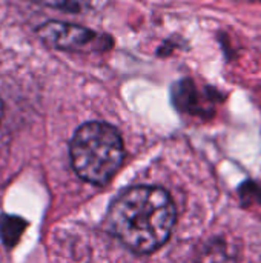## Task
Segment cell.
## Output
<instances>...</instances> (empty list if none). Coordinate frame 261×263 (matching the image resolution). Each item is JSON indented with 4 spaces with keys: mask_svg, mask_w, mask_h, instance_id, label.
<instances>
[{
    "mask_svg": "<svg viewBox=\"0 0 261 263\" xmlns=\"http://www.w3.org/2000/svg\"><path fill=\"white\" fill-rule=\"evenodd\" d=\"M175 217L174 202L163 188L134 186L112 202L106 223L129 250L146 254L168 242Z\"/></svg>",
    "mask_w": 261,
    "mask_h": 263,
    "instance_id": "6da1fadb",
    "label": "cell"
},
{
    "mask_svg": "<svg viewBox=\"0 0 261 263\" xmlns=\"http://www.w3.org/2000/svg\"><path fill=\"white\" fill-rule=\"evenodd\" d=\"M74 171L88 183L106 185L120 170L125 148L120 133L105 122L82 125L69 145Z\"/></svg>",
    "mask_w": 261,
    "mask_h": 263,
    "instance_id": "7a4b0ae2",
    "label": "cell"
},
{
    "mask_svg": "<svg viewBox=\"0 0 261 263\" xmlns=\"http://www.w3.org/2000/svg\"><path fill=\"white\" fill-rule=\"evenodd\" d=\"M38 39L49 48L72 52L108 51L112 48L114 40L109 35L98 34L85 26L51 20L37 28Z\"/></svg>",
    "mask_w": 261,
    "mask_h": 263,
    "instance_id": "3957f363",
    "label": "cell"
},
{
    "mask_svg": "<svg viewBox=\"0 0 261 263\" xmlns=\"http://www.w3.org/2000/svg\"><path fill=\"white\" fill-rule=\"evenodd\" d=\"M220 97L222 96L212 88H206L205 94H202L191 79H183L172 86V103L178 111L191 116L212 117V103L215 100H222Z\"/></svg>",
    "mask_w": 261,
    "mask_h": 263,
    "instance_id": "277c9868",
    "label": "cell"
},
{
    "mask_svg": "<svg viewBox=\"0 0 261 263\" xmlns=\"http://www.w3.org/2000/svg\"><path fill=\"white\" fill-rule=\"evenodd\" d=\"M32 2L63 12H85L91 6V0H32Z\"/></svg>",
    "mask_w": 261,
    "mask_h": 263,
    "instance_id": "5b68a950",
    "label": "cell"
},
{
    "mask_svg": "<svg viewBox=\"0 0 261 263\" xmlns=\"http://www.w3.org/2000/svg\"><path fill=\"white\" fill-rule=\"evenodd\" d=\"M2 116H3V103H2V99H0V122H2Z\"/></svg>",
    "mask_w": 261,
    "mask_h": 263,
    "instance_id": "8992f818",
    "label": "cell"
}]
</instances>
